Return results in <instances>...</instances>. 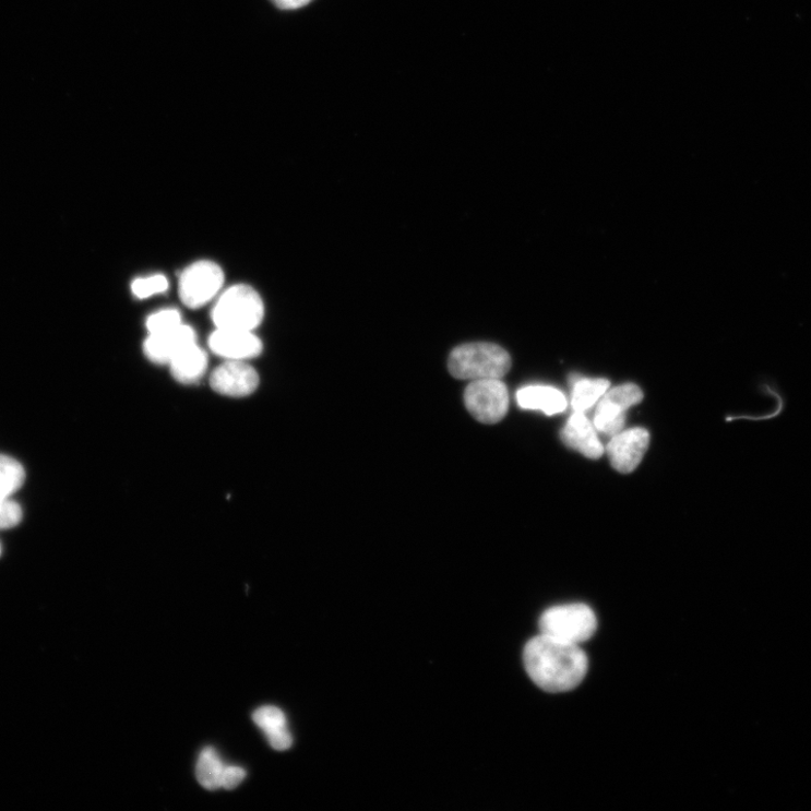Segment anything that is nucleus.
Listing matches in <instances>:
<instances>
[{
    "label": "nucleus",
    "mask_w": 811,
    "mask_h": 811,
    "mask_svg": "<svg viewBox=\"0 0 811 811\" xmlns=\"http://www.w3.org/2000/svg\"><path fill=\"white\" fill-rule=\"evenodd\" d=\"M225 765L213 748L204 749L196 765V778L200 785L211 791L222 788Z\"/></svg>",
    "instance_id": "dca6fc26"
},
{
    "label": "nucleus",
    "mask_w": 811,
    "mask_h": 811,
    "mask_svg": "<svg viewBox=\"0 0 811 811\" xmlns=\"http://www.w3.org/2000/svg\"><path fill=\"white\" fill-rule=\"evenodd\" d=\"M260 378L245 361H226L210 378L213 390L227 397H246L257 391Z\"/></svg>",
    "instance_id": "1a4fd4ad"
},
{
    "label": "nucleus",
    "mask_w": 811,
    "mask_h": 811,
    "mask_svg": "<svg viewBox=\"0 0 811 811\" xmlns=\"http://www.w3.org/2000/svg\"><path fill=\"white\" fill-rule=\"evenodd\" d=\"M264 319L261 296L250 286L229 288L213 310V321L219 330L253 332Z\"/></svg>",
    "instance_id": "7ed1b4c3"
},
{
    "label": "nucleus",
    "mask_w": 811,
    "mask_h": 811,
    "mask_svg": "<svg viewBox=\"0 0 811 811\" xmlns=\"http://www.w3.org/2000/svg\"><path fill=\"white\" fill-rule=\"evenodd\" d=\"M644 394L641 387L633 383H625L612 387L599 399L593 425L597 432L615 437L623 431L625 412L643 402Z\"/></svg>",
    "instance_id": "423d86ee"
},
{
    "label": "nucleus",
    "mask_w": 811,
    "mask_h": 811,
    "mask_svg": "<svg viewBox=\"0 0 811 811\" xmlns=\"http://www.w3.org/2000/svg\"><path fill=\"white\" fill-rule=\"evenodd\" d=\"M523 659L528 677L550 693L574 690L588 669L587 656L580 645L556 641L542 633L526 644Z\"/></svg>",
    "instance_id": "f257e3e1"
},
{
    "label": "nucleus",
    "mask_w": 811,
    "mask_h": 811,
    "mask_svg": "<svg viewBox=\"0 0 811 811\" xmlns=\"http://www.w3.org/2000/svg\"><path fill=\"white\" fill-rule=\"evenodd\" d=\"M649 432L642 428L621 431L607 446L612 467L621 474L637 469L649 446Z\"/></svg>",
    "instance_id": "6e6552de"
},
{
    "label": "nucleus",
    "mask_w": 811,
    "mask_h": 811,
    "mask_svg": "<svg viewBox=\"0 0 811 811\" xmlns=\"http://www.w3.org/2000/svg\"><path fill=\"white\" fill-rule=\"evenodd\" d=\"M208 346L226 361H245L257 358L263 350L261 339L247 331L219 330L210 336Z\"/></svg>",
    "instance_id": "9d476101"
},
{
    "label": "nucleus",
    "mask_w": 811,
    "mask_h": 811,
    "mask_svg": "<svg viewBox=\"0 0 811 811\" xmlns=\"http://www.w3.org/2000/svg\"><path fill=\"white\" fill-rule=\"evenodd\" d=\"M448 367L450 373L461 380L502 379L510 371L512 360L499 345L470 343L451 351Z\"/></svg>",
    "instance_id": "f03ea898"
},
{
    "label": "nucleus",
    "mask_w": 811,
    "mask_h": 811,
    "mask_svg": "<svg viewBox=\"0 0 811 811\" xmlns=\"http://www.w3.org/2000/svg\"><path fill=\"white\" fill-rule=\"evenodd\" d=\"M520 407L541 410L548 416L562 413L568 408V399L560 391L549 385H528L516 394Z\"/></svg>",
    "instance_id": "ddd939ff"
},
{
    "label": "nucleus",
    "mask_w": 811,
    "mask_h": 811,
    "mask_svg": "<svg viewBox=\"0 0 811 811\" xmlns=\"http://www.w3.org/2000/svg\"><path fill=\"white\" fill-rule=\"evenodd\" d=\"M222 267L210 261L190 265L180 277L179 295L189 308H200L213 300L224 286Z\"/></svg>",
    "instance_id": "0eeeda50"
},
{
    "label": "nucleus",
    "mask_w": 811,
    "mask_h": 811,
    "mask_svg": "<svg viewBox=\"0 0 811 811\" xmlns=\"http://www.w3.org/2000/svg\"><path fill=\"white\" fill-rule=\"evenodd\" d=\"M168 289V281L164 275L157 274L148 277L136 278L132 282L131 290L140 299L163 294Z\"/></svg>",
    "instance_id": "a211bd4d"
},
{
    "label": "nucleus",
    "mask_w": 811,
    "mask_h": 811,
    "mask_svg": "<svg viewBox=\"0 0 811 811\" xmlns=\"http://www.w3.org/2000/svg\"><path fill=\"white\" fill-rule=\"evenodd\" d=\"M596 628L595 613L582 604L550 608L540 619V630L545 636L574 645L591 640Z\"/></svg>",
    "instance_id": "20e7f679"
},
{
    "label": "nucleus",
    "mask_w": 811,
    "mask_h": 811,
    "mask_svg": "<svg viewBox=\"0 0 811 811\" xmlns=\"http://www.w3.org/2000/svg\"><path fill=\"white\" fill-rule=\"evenodd\" d=\"M196 343L194 331L187 325L178 329L151 334L144 344L146 357L155 363H170L184 348Z\"/></svg>",
    "instance_id": "9b49d317"
},
{
    "label": "nucleus",
    "mask_w": 811,
    "mask_h": 811,
    "mask_svg": "<svg viewBox=\"0 0 811 811\" xmlns=\"http://www.w3.org/2000/svg\"><path fill=\"white\" fill-rule=\"evenodd\" d=\"M24 479L23 467L12 457L0 454V503L19 490Z\"/></svg>",
    "instance_id": "f3484780"
},
{
    "label": "nucleus",
    "mask_w": 811,
    "mask_h": 811,
    "mask_svg": "<svg viewBox=\"0 0 811 811\" xmlns=\"http://www.w3.org/2000/svg\"><path fill=\"white\" fill-rule=\"evenodd\" d=\"M271 2L279 10L295 11L309 5L312 0H271Z\"/></svg>",
    "instance_id": "b1692460"
},
{
    "label": "nucleus",
    "mask_w": 811,
    "mask_h": 811,
    "mask_svg": "<svg viewBox=\"0 0 811 811\" xmlns=\"http://www.w3.org/2000/svg\"><path fill=\"white\" fill-rule=\"evenodd\" d=\"M22 520V510L19 504L7 500L0 503V528H10Z\"/></svg>",
    "instance_id": "412c9836"
},
{
    "label": "nucleus",
    "mask_w": 811,
    "mask_h": 811,
    "mask_svg": "<svg viewBox=\"0 0 811 811\" xmlns=\"http://www.w3.org/2000/svg\"><path fill=\"white\" fill-rule=\"evenodd\" d=\"M253 720L265 734L288 727L284 712L272 707V705H266V707L258 709L253 715Z\"/></svg>",
    "instance_id": "aec40b11"
},
{
    "label": "nucleus",
    "mask_w": 811,
    "mask_h": 811,
    "mask_svg": "<svg viewBox=\"0 0 811 811\" xmlns=\"http://www.w3.org/2000/svg\"><path fill=\"white\" fill-rule=\"evenodd\" d=\"M182 317L180 311L166 309L152 314L147 321L150 334L165 333L181 326Z\"/></svg>",
    "instance_id": "6ab92c4d"
},
{
    "label": "nucleus",
    "mask_w": 811,
    "mask_h": 811,
    "mask_svg": "<svg viewBox=\"0 0 811 811\" xmlns=\"http://www.w3.org/2000/svg\"><path fill=\"white\" fill-rule=\"evenodd\" d=\"M596 432L586 415L575 412L562 429L560 438L569 448L595 461L605 453V446L598 440Z\"/></svg>",
    "instance_id": "f8f14e48"
},
{
    "label": "nucleus",
    "mask_w": 811,
    "mask_h": 811,
    "mask_svg": "<svg viewBox=\"0 0 811 811\" xmlns=\"http://www.w3.org/2000/svg\"><path fill=\"white\" fill-rule=\"evenodd\" d=\"M270 746L276 751H287L293 746V736L288 727L266 732Z\"/></svg>",
    "instance_id": "4be33fe9"
},
{
    "label": "nucleus",
    "mask_w": 811,
    "mask_h": 811,
    "mask_svg": "<svg viewBox=\"0 0 811 811\" xmlns=\"http://www.w3.org/2000/svg\"><path fill=\"white\" fill-rule=\"evenodd\" d=\"M465 405L484 425H497L509 410L508 387L500 379L472 381L465 392Z\"/></svg>",
    "instance_id": "39448f33"
},
{
    "label": "nucleus",
    "mask_w": 811,
    "mask_h": 811,
    "mask_svg": "<svg viewBox=\"0 0 811 811\" xmlns=\"http://www.w3.org/2000/svg\"><path fill=\"white\" fill-rule=\"evenodd\" d=\"M246 772L239 766H225L222 777V787L227 790L237 788L245 779Z\"/></svg>",
    "instance_id": "5701e85b"
},
{
    "label": "nucleus",
    "mask_w": 811,
    "mask_h": 811,
    "mask_svg": "<svg viewBox=\"0 0 811 811\" xmlns=\"http://www.w3.org/2000/svg\"><path fill=\"white\" fill-rule=\"evenodd\" d=\"M172 377L182 383L200 380L206 371L207 357L196 343L184 348L169 363Z\"/></svg>",
    "instance_id": "4468645a"
},
{
    "label": "nucleus",
    "mask_w": 811,
    "mask_h": 811,
    "mask_svg": "<svg viewBox=\"0 0 811 811\" xmlns=\"http://www.w3.org/2000/svg\"><path fill=\"white\" fill-rule=\"evenodd\" d=\"M572 407L574 412L585 413L601 399L609 391L610 381L607 379H586L575 377Z\"/></svg>",
    "instance_id": "2eb2a0df"
}]
</instances>
